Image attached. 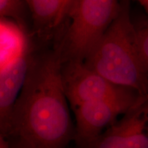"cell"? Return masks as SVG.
I'll return each instance as SVG.
<instances>
[{
    "label": "cell",
    "mask_w": 148,
    "mask_h": 148,
    "mask_svg": "<svg viewBox=\"0 0 148 148\" xmlns=\"http://www.w3.org/2000/svg\"><path fill=\"white\" fill-rule=\"evenodd\" d=\"M62 62L58 48L32 56L10 124V132L23 148H67L73 140Z\"/></svg>",
    "instance_id": "6da1fadb"
},
{
    "label": "cell",
    "mask_w": 148,
    "mask_h": 148,
    "mask_svg": "<svg viewBox=\"0 0 148 148\" xmlns=\"http://www.w3.org/2000/svg\"><path fill=\"white\" fill-rule=\"evenodd\" d=\"M131 0H120L119 12L84 62L112 84L139 95L148 94V76L138 55Z\"/></svg>",
    "instance_id": "7a4b0ae2"
},
{
    "label": "cell",
    "mask_w": 148,
    "mask_h": 148,
    "mask_svg": "<svg viewBox=\"0 0 148 148\" xmlns=\"http://www.w3.org/2000/svg\"><path fill=\"white\" fill-rule=\"evenodd\" d=\"M120 0H74L58 49L62 62L84 61L93 50L119 12Z\"/></svg>",
    "instance_id": "3957f363"
},
{
    "label": "cell",
    "mask_w": 148,
    "mask_h": 148,
    "mask_svg": "<svg viewBox=\"0 0 148 148\" xmlns=\"http://www.w3.org/2000/svg\"><path fill=\"white\" fill-rule=\"evenodd\" d=\"M62 75L66 97L72 110L89 101L132 99L139 95L134 90L109 82L82 61L62 62Z\"/></svg>",
    "instance_id": "277c9868"
},
{
    "label": "cell",
    "mask_w": 148,
    "mask_h": 148,
    "mask_svg": "<svg viewBox=\"0 0 148 148\" xmlns=\"http://www.w3.org/2000/svg\"><path fill=\"white\" fill-rule=\"evenodd\" d=\"M137 98L92 101L73 109L75 116L73 140L77 148L93 147L103 132L124 114Z\"/></svg>",
    "instance_id": "5b68a950"
},
{
    "label": "cell",
    "mask_w": 148,
    "mask_h": 148,
    "mask_svg": "<svg viewBox=\"0 0 148 148\" xmlns=\"http://www.w3.org/2000/svg\"><path fill=\"white\" fill-rule=\"evenodd\" d=\"M92 148H148V94L138 96Z\"/></svg>",
    "instance_id": "8992f818"
},
{
    "label": "cell",
    "mask_w": 148,
    "mask_h": 148,
    "mask_svg": "<svg viewBox=\"0 0 148 148\" xmlns=\"http://www.w3.org/2000/svg\"><path fill=\"white\" fill-rule=\"evenodd\" d=\"M32 55L29 51L0 67V123L10 131L12 112L26 78Z\"/></svg>",
    "instance_id": "52a82bcc"
},
{
    "label": "cell",
    "mask_w": 148,
    "mask_h": 148,
    "mask_svg": "<svg viewBox=\"0 0 148 148\" xmlns=\"http://www.w3.org/2000/svg\"><path fill=\"white\" fill-rule=\"evenodd\" d=\"M30 51L24 25L0 18V67Z\"/></svg>",
    "instance_id": "ba28073f"
},
{
    "label": "cell",
    "mask_w": 148,
    "mask_h": 148,
    "mask_svg": "<svg viewBox=\"0 0 148 148\" xmlns=\"http://www.w3.org/2000/svg\"><path fill=\"white\" fill-rule=\"evenodd\" d=\"M35 28L40 35H47L67 18L68 10L63 0H27Z\"/></svg>",
    "instance_id": "9c48e42d"
},
{
    "label": "cell",
    "mask_w": 148,
    "mask_h": 148,
    "mask_svg": "<svg viewBox=\"0 0 148 148\" xmlns=\"http://www.w3.org/2000/svg\"><path fill=\"white\" fill-rule=\"evenodd\" d=\"M134 23L138 55L148 76V18L139 17Z\"/></svg>",
    "instance_id": "30bf717a"
},
{
    "label": "cell",
    "mask_w": 148,
    "mask_h": 148,
    "mask_svg": "<svg viewBox=\"0 0 148 148\" xmlns=\"http://www.w3.org/2000/svg\"><path fill=\"white\" fill-rule=\"evenodd\" d=\"M25 5L24 0H0V18H9L24 25Z\"/></svg>",
    "instance_id": "8fae6325"
},
{
    "label": "cell",
    "mask_w": 148,
    "mask_h": 148,
    "mask_svg": "<svg viewBox=\"0 0 148 148\" xmlns=\"http://www.w3.org/2000/svg\"><path fill=\"white\" fill-rule=\"evenodd\" d=\"M134 1H136L141 5V6H143L148 15V0H134Z\"/></svg>",
    "instance_id": "7c38bea8"
},
{
    "label": "cell",
    "mask_w": 148,
    "mask_h": 148,
    "mask_svg": "<svg viewBox=\"0 0 148 148\" xmlns=\"http://www.w3.org/2000/svg\"><path fill=\"white\" fill-rule=\"evenodd\" d=\"M63 1H64V3H65V5H66V8H67V10H68V14H69L70 8H71L72 3H73L74 0H63Z\"/></svg>",
    "instance_id": "4fadbf2b"
},
{
    "label": "cell",
    "mask_w": 148,
    "mask_h": 148,
    "mask_svg": "<svg viewBox=\"0 0 148 148\" xmlns=\"http://www.w3.org/2000/svg\"><path fill=\"white\" fill-rule=\"evenodd\" d=\"M0 148H8L1 140H0Z\"/></svg>",
    "instance_id": "5bb4252c"
},
{
    "label": "cell",
    "mask_w": 148,
    "mask_h": 148,
    "mask_svg": "<svg viewBox=\"0 0 148 148\" xmlns=\"http://www.w3.org/2000/svg\"><path fill=\"white\" fill-rule=\"evenodd\" d=\"M13 148H23V147H22L20 145H18V143H16V146H15V147H13Z\"/></svg>",
    "instance_id": "9a60e30c"
},
{
    "label": "cell",
    "mask_w": 148,
    "mask_h": 148,
    "mask_svg": "<svg viewBox=\"0 0 148 148\" xmlns=\"http://www.w3.org/2000/svg\"><path fill=\"white\" fill-rule=\"evenodd\" d=\"M27 1V0H24V1H25V3H26V1Z\"/></svg>",
    "instance_id": "2e32d148"
}]
</instances>
